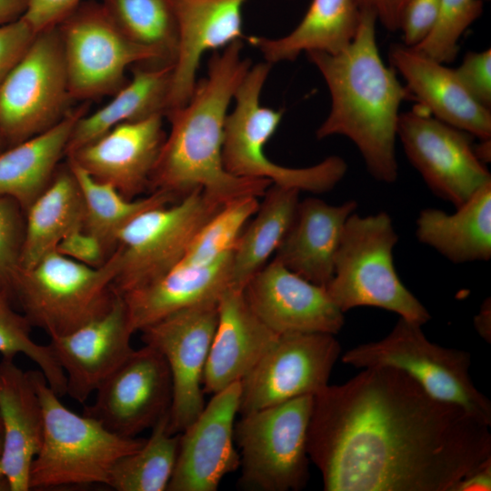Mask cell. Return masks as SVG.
I'll use <instances>...</instances> for the list:
<instances>
[{"label":"cell","mask_w":491,"mask_h":491,"mask_svg":"<svg viewBox=\"0 0 491 491\" xmlns=\"http://www.w3.org/2000/svg\"><path fill=\"white\" fill-rule=\"evenodd\" d=\"M12 299L0 290V354L13 357L22 354L35 362L50 387L59 396L66 394L65 376L55 361L48 345H39L31 338L32 326L17 313Z\"/></svg>","instance_id":"37"},{"label":"cell","mask_w":491,"mask_h":491,"mask_svg":"<svg viewBox=\"0 0 491 491\" xmlns=\"http://www.w3.org/2000/svg\"><path fill=\"white\" fill-rule=\"evenodd\" d=\"M84 201L83 229L95 235L108 256L117 246L121 230L141 213L178 201L170 194L155 191L138 199H127L109 184L95 180L67 158Z\"/></svg>","instance_id":"33"},{"label":"cell","mask_w":491,"mask_h":491,"mask_svg":"<svg viewBox=\"0 0 491 491\" xmlns=\"http://www.w3.org/2000/svg\"><path fill=\"white\" fill-rule=\"evenodd\" d=\"M279 335L248 306L243 289L227 288L218 299V320L207 356L203 390L215 394L241 381Z\"/></svg>","instance_id":"23"},{"label":"cell","mask_w":491,"mask_h":491,"mask_svg":"<svg viewBox=\"0 0 491 491\" xmlns=\"http://www.w3.org/2000/svg\"><path fill=\"white\" fill-rule=\"evenodd\" d=\"M314 396L241 415L235 424L240 450L238 486L251 491H298L309 478L307 431Z\"/></svg>","instance_id":"8"},{"label":"cell","mask_w":491,"mask_h":491,"mask_svg":"<svg viewBox=\"0 0 491 491\" xmlns=\"http://www.w3.org/2000/svg\"><path fill=\"white\" fill-rule=\"evenodd\" d=\"M363 369L314 396L307 453L326 491H450L491 456L489 425L399 369Z\"/></svg>","instance_id":"1"},{"label":"cell","mask_w":491,"mask_h":491,"mask_svg":"<svg viewBox=\"0 0 491 491\" xmlns=\"http://www.w3.org/2000/svg\"><path fill=\"white\" fill-rule=\"evenodd\" d=\"M397 136L430 190L456 208L491 182L487 168L474 152L471 135L420 105L400 114Z\"/></svg>","instance_id":"15"},{"label":"cell","mask_w":491,"mask_h":491,"mask_svg":"<svg viewBox=\"0 0 491 491\" xmlns=\"http://www.w3.org/2000/svg\"><path fill=\"white\" fill-rule=\"evenodd\" d=\"M243 292L252 311L277 335H336L345 323V313L325 286L305 279L276 258L248 280Z\"/></svg>","instance_id":"18"},{"label":"cell","mask_w":491,"mask_h":491,"mask_svg":"<svg viewBox=\"0 0 491 491\" xmlns=\"http://www.w3.org/2000/svg\"><path fill=\"white\" fill-rule=\"evenodd\" d=\"M474 325L479 336L486 341L490 342L491 336V304L490 298L486 299L483 303L480 311L476 316Z\"/></svg>","instance_id":"48"},{"label":"cell","mask_w":491,"mask_h":491,"mask_svg":"<svg viewBox=\"0 0 491 491\" xmlns=\"http://www.w3.org/2000/svg\"><path fill=\"white\" fill-rule=\"evenodd\" d=\"M84 201L68 166L58 167L48 186L25 213V237L20 268L33 267L55 250L67 234L83 228Z\"/></svg>","instance_id":"31"},{"label":"cell","mask_w":491,"mask_h":491,"mask_svg":"<svg viewBox=\"0 0 491 491\" xmlns=\"http://www.w3.org/2000/svg\"><path fill=\"white\" fill-rule=\"evenodd\" d=\"M258 205V197L246 196L224 205L198 231L177 265L207 266L231 253Z\"/></svg>","instance_id":"36"},{"label":"cell","mask_w":491,"mask_h":491,"mask_svg":"<svg viewBox=\"0 0 491 491\" xmlns=\"http://www.w3.org/2000/svg\"><path fill=\"white\" fill-rule=\"evenodd\" d=\"M83 0H28L22 17L38 34L58 25Z\"/></svg>","instance_id":"44"},{"label":"cell","mask_w":491,"mask_h":491,"mask_svg":"<svg viewBox=\"0 0 491 491\" xmlns=\"http://www.w3.org/2000/svg\"><path fill=\"white\" fill-rule=\"evenodd\" d=\"M132 78L104 106L82 115L70 135L65 155L125 122L165 115L173 66L154 63L135 65Z\"/></svg>","instance_id":"30"},{"label":"cell","mask_w":491,"mask_h":491,"mask_svg":"<svg viewBox=\"0 0 491 491\" xmlns=\"http://www.w3.org/2000/svg\"><path fill=\"white\" fill-rule=\"evenodd\" d=\"M116 293V292H115ZM123 296L109 310L76 330L50 337L48 346L66 379V395L84 403L134 351Z\"/></svg>","instance_id":"19"},{"label":"cell","mask_w":491,"mask_h":491,"mask_svg":"<svg viewBox=\"0 0 491 491\" xmlns=\"http://www.w3.org/2000/svg\"><path fill=\"white\" fill-rule=\"evenodd\" d=\"M482 12V0H441L439 15L432 32L412 48L442 64L454 61L460 37Z\"/></svg>","instance_id":"38"},{"label":"cell","mask_w":491,"mask_h":491,"mask_svg":"<svg viewBox=\"0 0 491 491\" xmlns=\"http://www.w3.org/2000/svg\"><path fill=\"white\" fill-rule=\"evenodd\" d=\"M236 40L214 51L205 77L196 81L188 102L165 114L170 122L149 182L151 192L170 194L177 200L202 190L222 205L263 196L272 183L241 178L224 167L222 148L227 109L235 90L252 65L242 57Z\"/></svg>","instance_id":"2"},{"label":"cell","mask_w":491,"mask_h":491,"mask_svg":"<svg viewBox=\"0 0 491 491\" xmlns=\"http://www.w3.org/2000/svg\"><path fill=\"white\" fill-rule=\"evenodd\" d=\"M85 114V106L70 111L46 131L1 151L0 196L13 198L25 213L52 181L73 128Z\"/></svg>","instance_id":"27"},{"label":"cell","mask_w":491,"mask_h":491,"mask_svg":"<svg viewBox=\"0 0 491 491\" xmlns=\"http://www.w3.org/2000/svg\"><path fill=\"white\" fill-rule=\"evenodd\" d=\"M272 65H252L235 92V107L224 127L222 159L230 175L266 179L272 184L312 194L332 190L345 176L347 165L337 155L306 167H287L271 161L264 147L276 133L284 111L263 106L260 95Z\"/></svg>","instance_id":"6"},{"label":"cell","mask_w":491,"mask_h":491,"mask_svg":"<svg viewBox=\"0 0 491 491\" xmlns=\"http://www.w3.org/2000/svg\"><path fill=\"white\" fill-rule=\"evenodd\" d=\"M218 320V299L174 312L140 332L170 369L173 398L168 431L180 434L205 407L203 375Z\"/></svg>","instance_id":"13"},{"label":"cell","mask_w":491,"mask_h":491,"mask_svg":"<svg viewBox=\"0 0 491 491\" xmlns=\"http://www.w3.org/2000/svg\"><path fill=\"white\" fill-rule=\"evenodd\" d=\"M5 145V141L3 139L1 131H0V152L4 150V146Z\"/></svg>","instance_id":"52"},{"label":"cell","mask_w":491,"mask_h":491,"mask_svg":"<svg viewBox=\"0 0 491 491\" xmlns=\"http://www.w3.org/2000/svg\"><path fill=\"white\" fill-rule=\"evenodd\" d=\"M407 0H356L360 10L373 11L379 22L389 32L399 31L402 9Z\"/></svg>","instance_id":"45"},{"label":"cell","mask_w":491,"mask_h":491,"mask_svg":"<svg viewBox=\"0 0 491 491\" xmlns=\"http://www.w3.org/2000/svg\"><path fill=\"white\" fill-rule=\"evenodd\" d=\"M342 361L357 368L399 369L435 398L459 406L491 426V403L469 375L470 354L432 343L418 323L399 317L386 337L346 351Z\"/></svg>","instance_id":"9"},{"label":"cell","mask_w":491,"mask_h":491,"mask_svg":"<svg viewBox=\"0 0 491 491\" xmlns=\"http://www.w3.org/2000/svg\"><path fill=\"white\" fill-rule=\"evenodd\" d=\"M36 35L24 17L0 25V85L25 55Z\"/></svg>","instance_id":"42"},{"label":"cell","mask_w":491,"mask_h":491,"mask_svg":"<svg viewBox=\"0 0 491 491\" xmlns=\"http://www.w3.org/2000/svg\"><path fill=\"white\" fill-rule=\"evenodd\" d=\"M28 0H0V25L23 16Z\"/></svg>","instance_id":"47"},{"label":"cell","mask_w":491,"mask_h":491,"mask_svg":"<svg viewBox=\"0 0 491 491\" xmlns=\"http://www.w3.org/2000/svg\"><path fill=\"white\" fill-rule=\"evenodd\" d=\"M248 0H175L179 39L165 113L185 105L196 85L203 55L241 40Z\"/></svg>","instance_id":"21"},{"label":"cell","mask_w":491,"mask_h":491,"mask_svg":"<svg viewBox=\"0 0 491 491\" xmlns=\"http://www.w3.org/2000/svg\"><path fill=\"white\" fill-rule=\"evenodd\" d=\"M481 143L474 146V152L478 158V160L486 165L490 162L491 155V147H490V138L489 139H480Z\"/></svg>","instance_id":"49"},{"label":"cell","mask_w":491,"mask_h":491,"mask_svg":"<svg viewBox=\"0 0 491 491\" xmlns=\"http://www.w3.org/2000/svg\"><path fill=\"white\" fill-rule=\"evenodd\" d=\"M41 400L44 435L30 468L29 490L106 485L115 464L145 438L124 437L96 419L68 409L40 370L28 371Z\"/></svg>","instance_id":"4"},{"label":"cell","mask_w":491,"mask_h":491,"mask_svg":"<svg viewBox=\"0 0 491 491\" xmlns=\"http://www.w3.org/2000/svg\"><path fill=\"white\" fill-rule=\"evenodd\" d=\"M356 207L354 200L339 205L314 196L299 201L275 258L305 279L326 287L334 275L346 223Z\"/></svg>","instance_id":"25"},{"label":"cell","mask_w":491,"mask_h":491,"mask_svg":"<svg viewBox=\"0 0 491 491\" xmlns=\"http://www.w3.org/2000/svg\"><path fill=\"white\" fill-rule=\"evenodd\" d=\"M491 456L462 476L450 491H490Z\"/></svg>","instance_id":"46"},{"label":"cell","mask_w":491,"mask_h":491,"mask_svg":"<svg viewBox=\"0 0 491 491\" xmlns=\"http://www.w3.org/2000/svg\"><path fill=\"white\" fill-rule=\"evenodd\" d=\"M134 43L151 50L162 65H174L179 28L175 0H100Z\"/></svg>","instance_id":"34"},{"label":"cell","mask_w":491,"mask_h":491,"mask_svg":"<svg viewBox=\"0 0 491 491\" xmlns=\"http://www.w3.org/2000/svg\"><path fill=\"white\" fill-rule=\"evenodd\" d=\"M461 84L481 105L491 109V49L468 52L454 69Z\"/></svg>","instance_id":"40"},{"label":"cell","mask_w":491,"mask_h":491,"mask_svg":"<svg viewBox=\"0 0 491 491\" xmlns=\"http://www.w3.org/2000/svg\"><path fill=\"white\" fill-rule=\"evenodd\" d=\"M389 60L410 98L431 115L479 139L491 137V111L471 96L454 69L404 44L391 45Z\"/></svg>","instance_id":"22"},{"label":"cell","mask_w":491,"mask_h":491,"mask_svg":"<svg viewBox=\"0 0 491 491\" xmlns=\"http://www.w3.org/2000/svg\"><path fill=\"white\" fill-rule=\"evenodd\" d=\"M168 415L151 428L149 438L137 450L115 464L108 486L116 491H165L172 477L179 434L168 431Z\"/></svg>","instance_id":"35"},{"label":"cell","mask_w":491,"mask_h":491,"mask_svg":"<svg viewBox=\"0 0 491 491\" xmlns=\"http://www.w3.org/2000/svg\"><path fill=\"white\" fill-rule=\"evenodd\" d=\"M25 237V212L11 197L0 196V290L14 301Z\"/></svg>","instance_id":"39"},{"label":"cell","mask_w":491,"mask_h":491,"mask_svg":"<svg viewBox=\"0 0 491 491\" xmlns=\"http://www.w3.org/2000/svg\"><path fill=\"white\" fill-rule=\"evenodd\" d=\"M441 0H407L402 9L399 30L404 45L415 47L432 32L440 11Z\"/></svg>","instance_id":"41"},{"label":"cell","mask_w":491,"mask_h":491,"mask_svg":"<svg viewBox=\"0 0 491 491\" xmlns=\"http://www.w3.org/2000/svg\"><path fill=\"white\" fill-rule=\"evenodd\" d=\"M360 15L356 0H312L289 34L275 39L252 35L247 41L271 65L294 61L304 52L336 54L353 40Z\"/></svg>","instance_id":"29"},{"label":"cell","mask_w":491,"mask_h":491,"mask_svg":"<svg viewBox=\"0 0 491 491\" xmlns=\"http://www.w3.org/2000/svg\"><path fill=\"white\" fill-rule=\"evenodd\" d=\"M232 252L207 266L177 265L157 279L121 295L132 332L183 308L219 299L232 287Z\"/></svg>","instance_id":"26"},{"label":"cell","mask_w":491,"mask_h":491,"mask_svg":"<svg viewBox=\"0 0 491 491\" xmlns=\"http://www.w3.org/2000/svg\"><path fill=\"white\" fill-rule=\"evenodd\" d=\"M376 23V14L363 9L356 33L345 49L306 55L331 96L329 114L316 133L317 139L347 137L359 150L369 174L389 184L398 174L396 139L400 105L410 95L396 70L380 56Z\"/></svg>","instance_id":"3"},{"label":"cell","mask_w":491,"mask_h":491,"mask_svg":"<svg viewBox=\"0 0 491 491\" xmlns=\"http://www.w3.org/2000/svg\"><path fill=\"white\" fill-rule=\"evenodd\" d=\"M223 206L195 190L175 203L138 215L117 236L121 266L114 291L123 295L175 267L198 231Z\"/></svg>","instance_id":"10"},{"label":"cell","mask_w":491,"mask_h":491,"mask_svg":"<svg viewBox=\"0 0 491 491\" xmlns=\"http://www.w3.org/2000/svg\"><path fill=\"white\" fill-rule=\"evenodd\" d=\"M120 266L118 247L99 267L54 250L33 267L20 268L13 298L32 327L41 328L50 337L65 336L109 310L116 296L113 283Z\"/></svg>","instance_id":"7"},{"label":"cell","mask_w":491,"mask_h":491,"mask_svg":"<svg viewBox=\"0 0 491 491\" xmlns=\"http://www.w3.org/2000/svg\"><path fill=\"white\" fill-rule=\"evenodd\" d=\"M299 193L297 189L274 184L266 189L232 252V287L244 289L277 250L294 219Z\"/></svg>","instance_id":"32"},{"label":"cell","mask_w":491,"mask_h":491,"mask_svg":"<svg viewBox=\"0 0 491 491\" xmlns=\"http://www.w3.org/2000/svg\"><path fill=\"white\" fill-rule=\"evenodd\" d=\"M95 395L83 414L118 436L135 437L169 414L173 385L167 362L151 346L134 349Z\"/></svg>","instance_id":"16"},{"label":"cell","mask_w":491,"mask_h":491,"mask_svg":"<svg viewBox=\"0 0 491 491\" xmlns=\"http://www.w3.org/2000/svg\"><path fill=\"white\" fill-rule=\"evenodd\" d=\"M417 239L449 261L461 264L491 257V182L453 214L426 208L416 219Z\"/></svg>","instance_id":"28"},{"label":"cell","mask_w":491,"mask_h":491,"mask_svg":"<svg viewBox=\"0 0 491 491\" xmlns=\"http://www.w3.org/2000/svg\"><path fill=\"white\" fill-rule=\"evenodd\" d=\"M55 250L61 255L91 267L103 266L110 256L92 234L79 228L67 234Z\"/></svg>","instance_id":"43"},{"label":"cell","mask_w":491,"mask_h":491,"mask_svg":"<svg viewBox=\"0 0 491 491\" xmlns=\"http://www.w3.org/2000/svg\"><path fill=\"white\" fill-rule=\"evenodd\" d=\"M163 114L119 124L66 155L97 181L127 199L149 188L165 139Z\"/></svg>","instance_id":"20"},{"label":"cell","mask_w":491,"mask_h":491,"mask_svg":"<svg viewBox=\"0 0 491 491\" xmlns=\"http://www.w3.org/2000/svg\"><path fill=\"white\" fill-rule=\"evenodd\" d=\"M241 382L213 395L199 416L179 434L178 452L168 491H216L240 466L234 429Z\"/></svg>","instance_id":"17"},{"label":"cell","mask_w":491,"mask_h":491,"mask_svg":"<svg viewBox=\"0 0 491 491\" xmlns=\"http://www.w3.org/2000/svg\"><path fill=\"white\" fill-rule=\"evenodd\" d=\"M66 67L57 25L36 35L0 85V131L11 146L60 122L70 111Z\"/></svg>","instance_id":"11"},{"label":"cell","mask_w":491,"mask_h":491,"mask_svg":"<svg viewBox=\"0 0 491 491\" xmlns=\"http://www.w3.org/2000/svg\"><path fill=\"white\" fill-rule=\"evenodd\" d=\"M0 490H9L0 465Z\"/></svg>","instance_id":"50"},{"label":"cell","mask_w":491,"mask_h":491,"mask_svg":"<svg viewBox=\"0 0 491 491\" xmlns=\"http://www.w3.org/2000/svg\"><path fill=\"white\" fill-rule=\"evenodd\" d=\"M0 465L8 489L27 491L31 465L42 445L44 412L28 371L13 357L2 356L0 361Z\"/></svg>","instance_id":"24"},{"label":"cell","mask_w":491,"mask_h":491,"mask_svg":"<svg viewBox=\"0 0 491 491\" xmlns=\"http://www.w3.org/2000/svg\"><path fill=\"white\" fill-rule=\"evenodd\" d=\"M340 353V344L332 334L279 335L240 381L238 414L316 395L328 385Z\"/></svg>","instance_id":"14"},{"label":"cell","mask_w":491,"mask_h":491,"mask_svg":"<svg viewBox=\"0 0 491 491\" xmlns=\"http://www.w3.org/2000/svg\"><path fill=\"white\" fill-rule=\"evenodd\" d=\"M398 241L390 215L379 212L366 216L354 212L347 219L326 286L338 306L346 311L374 306L424 325L427 309L404 286L396 271L393 251Z\"/></svg>","instance_id":"5"},{"label":"cell","mask_w":491,"mask_h":491,"mask_svg":"<svg viewBox=\"0 0 491 491\" xmlns=\"http://www.w3.org/2000/svg\"><path fill=\"white\" fill-rule=\"evenodd\" d=\"M57 27L72 100L114 95L130 65L159 64L151 50L123 33L101 2L82 1Z\"/></svg>","instance_id":"12"},{"label":"cell","mask_w":491,"mask_h":491,"mask_svg":"<svg viewBox=\"0 0 491 491\" xmlns=\"http://www.w3.org/2000/svg\"><path fill=\"white\" fill-rule=\"evenodd\" d=\"M2 446H3V426H2L1 417H0V455L2 452Z\"/></svg>","instance_id":"51"}]
</instances>
